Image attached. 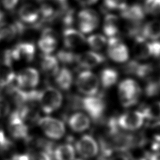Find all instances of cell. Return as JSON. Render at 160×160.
<instances>
[{"instance_id": "6da1fadb", "label": "cell", "mask_w": 160, "mask_h": 160, "mask_svg": "<svg viewBox=\"0 0 160 160\" xmlns=\"http://www.w3.org/2000/svg\"><path fill=\"white\" fill-rule=\"evenodd\" d=\"M106 105L102 94L81 98L80 108L84 110L96 123L102 121Z\"/></svg>"}, {"instance_id": "7a4b0ae2", "label": "cell", "mask_w": 160, "mask_h": 160, "mask_svg": "<svg viewBox=\"0 0 160 160\" xmlns=\"http://www.w3.org/2000/svg\"><path fill=\"white\" fill-rule=\"evenodd\" d=\"M62 102V96L60 91L52 86H48L39 91L38 103L46 114H50L57 110Z\"/></svg>"}, {"instance_id": "3957f363", "label": "cell", "mask_w": 160, "mask_h": 160, "mask_svg": "<svg viewBox=\"0 0 160 160\" xmlns=\"http://www.w3.org/2000/svg\"><path fill=\"white\" fill-rule=\"evenodd\" d=\"M118 92L122 105L128 108L138 102L141 90L136 81L131 79H127L119 84Z\"/></svg>"}, {"instance_id": "277c9868", "label": "cell", "mask_w": 160, "mask_h": 160, "mask_svg": "<svg viewBox=\"0 0 160 160\" xmlns=\"http://www.w3.org/2000/svg\"><path fill=\"white\" fill-rule=\"evenodd\" d=\"M99 86L98 76L91 71L85 70L78 74L76 79V86L79 91L88 96L97 94Z\"/></svg>"}, {"instance_id": "5b68a950", "label": "cell", "mask_w": 160, "mask_h": 160, "mask_svg": "<svg viewBox=\"0 0 160 160\" xmlns=\"http://www.w3.org/2000/svg\"><path fill=\"white\" fill-rule=\"evenodd\" d=\"M99 14L92 9H84L78 14V27L82 33L92 32L99 26Z\"/></svg>"}, {"instance_id": "8992f818", "label": "cell", "mask_w": 160, "mask_h": 160, "mask_svg": "<svg viewBox=\"0 0 160 160\" xmlns=\"http://www.w3.org/2000/svg\"><path fill=\"white\" fill-rule=\"evenodd\" d=\"M38 123L45 134L51 139H59L64 134V124L58 119L46 116L39 118Z\"/></svg>"}, {"instance_id": "52a82bcc", "label": "cell", "mask_w": 160, "mask_h": 160, "mask_svg": "<svg viewBox=\"0 0 160 160\" xmlns=\"http://www.w3.org/2000/svg\"><path fill=\"white\" fill-rule=\"evenodd\" d=\"M108 54L112 60L118 62H125L129 57L127 46L118 36L109 38L108 41Z\"/></svg>"}, {"instance_id": "ba28073f", "label": "cell", "mask_w": 160, "mask_h": 160, "mask_svg": "<svg viewBox=\"0 0 160 160\" xmlns=\"http://www.w3.org/2000/svg\"><path fill=\"white\" fill-rule=\"evenodd\" d=\"M8 129L14 139L26 140L29 137L28 126L20 118L18 110L13 111L9 116Z\"/></svg>"}, {"instance_id": "9c48e42d", "label": "cell", "mask_w": 160, "mask_h": 160, "mask_svg": "<svg viewBox=\"0 0 160 160\" xmlns=\"http://www.w3.org/2000/svg\"><path fill=\"white\" fill-rule=\"evenodd\" d=\"M12 61L22 60L31 62L34 58L36 48L33 42L26 41L17 44L11 49H9Z\"/></svg>"}, {"instance_id": "30bf717a", "label": "cell", "mask_w": 160, "mask_h": 160, "mask_svg": "<svg viewBox=\"0 0 160 160\" xmlns=\"http://www.w3.org/2000/svg\"><path fill=\"white\" fill-rule=\"evenodd\" d=\"M144 117L141 111H129L123 113L117 118L119 128L134 131L139 129L143 124Z\"/></svg>"}, {"instance_id": "8fae6325", "label": "cell", "mask_w": 160, "mask_h": 160, "mask_svg": "<svg viewBox=\"0 0 160 160\" xmlns=\"http://www.w3.org/2000/svg\"><path fill=\"white\" fill-rule=\"evenodd\" d=\"M76 149L82 158H90L98 152V145L94 138L89 134H85L80 138L75 144Z\"/></svg>"}, {"instance_id": "7c38bea8", "label": "cell", "mask_w": 160, "mask_h": 160, "mask_svg": "<svg viewBox=\"0 0 160 160\" xmlns=\"http://www.w3.org/2000/svg\"><path fill=\"white\" fill-rule=\"evenodd\" d=\"M58 44V34L50 28H46L42 32L38 41V46L44 54H49L54 51Z\"/></svg>"}, {"instance_id": "4fadbf2b", "label": "cell", "mask_w": 160, "mask_h": 160, "mask_svg": "<svg viewBox=\"0 0 160 160\" xmlns=\"http://www.w3.org/2000/svg\"><path fill=\"white\" fill-rule=\"evenodd\" d=\"M39 81V73L32 68H26L16 76V83L19 88H34L38 84Z\"/></svg>"}, {"instance_id": "5bb4252c", "label": "cell", "mask_w": 160, "mask_h": 160, "mask_svg": "<svg viewBox=\"0 0 160 160\" xmlns=\"http://www.w3.org/2000/svg\"><path fill=\"white\" fill-rule=\"evenodd\" d=\"M105 60V57L100 53L94 51H87L77 54L76 63L79 68L89 69L101 64Z\"/></svg>"}, {"instance_id": "9a60e30c", "label": "cell", "mask_w": 160, "mask_h": 160, "mask_svg": "<svg viewBox=\"0 0 160 160\" xmlns=\"http://www.w3.org/2000/svg\"><path fill=\"white\" fill-rule=\"evenodd\" d=\"M120 16L126 21L142 22L145 18L146 12L143 6L139 3H133L127 5L121 10Z\"/></svg>"}, {"instance_id": "2e32d148", "label": "cell", "mask_w": 160, "mask_h": 160, "mask_svg": "<svg viewBox=\"0 0 160 160\" xmlns=\"http://www.w3.org/2000/svg\"><path fill=\"white\" fill-rule=\"evenodd\" d=\"M64 46L67 48H74L82 45L86 39L83 34L72 28H64L62 32Z\"/></svg>"}, {"instance_id": "e0dca14e", "label": "cell", "mask_w": 160, "mask_h": 160, "mask_svg": "<svg viewBox=\"0 0 160 160\" xmlns=\"http://www.w3.org/2000/svg\"><path fill=\"white\" fill-rule=\"evenodd\" d=\"M134 39L133 46L134 54L136 58L139 59H147L152 56V42L146 41L142 35L136 37Z\"/></svg>"}, {"instance_id": "ac0fdd59", "label": "cell", "mask_w": 160, "mask_h": 160, "mask_svg": "<svg viewBox=\"0 0 160 160\" xmlns=\"http://www.w3.org/2000/svg\"><path fill=\"white\" fill-rule=\"evenodd\" d=\"M24 31V26L21 22L14 24L0 22V41L12 40L17 35Z\"/></svg>"}, {"instance_id": "d6986e66", "label": "cell", "mask_w": 160, "mask_h": 160, "mask_svg": "<svg viewBox=\"0 0 160 160\" xmlns=\"http://www.w3.org/2000/svg\"><path fill=\"white\" fill-rule=\"evenodd\" d=\"M18 16L21 22L26 24H34L40 19V12L39 8L34 4L26 3L20 7Z\"/></svg>"}, {"instance_id": "ffe728a7", "label": "cell", "mask_w": 160, "mask_h": 160, "mask_svg": "<svg viewBox=\"0 0 160 160\" xmlns=\"http://www.w3.org/2000/svg\"><path fill=\"white\" fill-rule=\"evenodd\" d=\"M102 31L104 34L109 38L118 36L119 32V18L110 12L104 14Z\"/></svg>"}, {"instance_id": "44dd1931", "label": "cell", "mask_w": 160, "mask_h": 160, "mask_svg": "<svg viewBox=\"0 0 160 160\" xmlns=\"http://www.w3.org/2000/svg\"><path fill=\"white\" fill-rule=\"evenodd\" d=\"M68 124L72 131L82 132L89 128L90 120L84 113L76 112L69 118Z\"/></svg>"}, {"instance_id": "7402d4cb", "label": "cell", "mask_w": 160, "mask_h": 160, "mask_svg": "<svg viewBox=\"0 0 160 160\" xmlns=\"http://www.w3.org/2000/svg\"><path fill=\"white\" fill-rule=\"evenodd\" d=\"M21 119L26 124L38 122L39 119V112L35 104H26L18 109Z\"/></svg>"}, {"instance_id": "603a6c76", "label": "cell", "mask_w": 160, "mask_h": 160, "mask_svg": "<svg viewBox=\"0 0 160 160\" xmlns=\"http://www.w3.org/2000/svg\"><path fill=\"white\" fill-rule=\"evenodd\" d=\"M40 64L42 71L48 76H56L59 70L57 58L50 54L42 55Z\"/></svg>"}, {"instance_id": "cb8c5ba5", "label": "cell", "mask_w": 160, "mask_h": 160, "mask_svg": "<svg viewBox=\"0 0 160 160\" xmlns=\"http://www.w3.org/2000/svg\"><path fill=\"white\" fill-rule=\"evenodd\" d=\"M11 66L3 61L0 62V88L1 89L13 84L16 80V74Z\"/></svg>"}, {"instance_id": "d4e9b609", "label": "cell", "mask_w": 160, "mask_h": 160, "mask_svg": "<svg viewBox=\"0 0 160 160\" xmlns=\"http://www.w3.org/2000/svg\"><path fill=\"white\" fill-rule=\"evenodd\" d=\"M72 74L67 68H62L58 71L56 75L55 82L63 91H68L72 83Z\"/></svg>"}, {"instance_id": "484cf974", "label": "cell", "mask_w": 160, "mask_h": 160, "mask_svg": "<svg viewBox=\"0 0 160 160\" xmlns=\"http://www.w3.org/2000/svg\"><path fill=\"white\" fill-rule=\"evenodd\" d=\"M141 35L145 39L156 40L160 38V21L152 20L143 24Z\"/></svg>"}, {"instance_id": "4316f807", "label": "cell", "mask_w": 160, "mask_h": 160, "mask_svg": "<svg viewBox=\"0 0 160 160\" xmlns=\"http://www.w3.org/2000/svg\"><path fill=\"white\" fill-rule=\"evenodd\" d=\"M53 156L56 160H74V149L70 143L61 144L55 148Z\"/></svg>"}, {"instance_id": "83f0119b", "label": "cell", "mask_w": 160, "mask_h": 160, "mask_svg": "<svg viewBox=\"0 0 160 160\" xmlns=\"http://www.w3.org/2000/svg\"><path fill=\"white\" fill-rule=\"evenodd\" d=\"M118 71L112 68H106L100 73V81L104 88H109L114 85L118 79Z\"/></svg>"}, {"instance_id": "f1b7e54d", "label": "cell", "mask_w": 160, "mask_h": 160, "mask_svg": "<svg viewBox=\"0 0 160 160\" xmlns=\"http://www.w3.org/2000/svg\"><path fill=\"white\" fill-rule=\"evenodd\" d=\"M144 118L149 120H160V101L144 106L141 111Z\"/></svg>"}, {"instance_id": "f546056e", "label": "cell", "mask_w": 160, "mask_h": 160, "mask_svg": "<svg viewBox=\"0 0 160 160\" xmlns=\"http://www.w3.org/2000/svg\"><path fill=\"white\" fill-rule=\"evenodd\" d=\"M126 6L127 0H104L102 5L101 6V11L102 14H106L112 10L120 11Z\"/></svg>"}, {"instance_id": "4dcf8cb0", "label": "cell", "mask_w": 160, "mask_h": 160, "mask_svg": "<svg viewBox=\"0 0 160 160\" xmlns=\"http://www.w3.org/2000/svg\"><path fill=\"white\" fill-rule=\"evenodd\" d=\"M88 44L93 49L100 50L106 44V39L104 36L96 34L89 36L86 40Z\"/></svg>"}, {"instance_id": "1f68e13d", "label": "cell", "mask_w": 160, "mask_h": 160, "mask_svg": "<svg viewBox=\"0 0 160 160\" xmlns=\"http://www.w3.org/2000/svg\"><path fill=\"white\" fill-rule=\"evenodd\" d=\"M143 8L146 14L154 16L160 15V0H145Z\"/></svg>"}, {"instance_id": "d6a6232c", "label": "cell", "mask_w": 160, "mask_h": 160, "mask_svg": "<svg viewBox=\"0 0 160 160\" xmlns=\"http://www.w3.org/2000/svg\"><path fill=\"white\" fill-rule=\"evenodd\" d=\"M77 54L69 50H61L57 53V59L65 64L76 63Z\"/></svg>"}, {"instance_id": "836d02e7", "label": "cell", "mask_w": 160, "mask_h": 160, "mask_svg": "<svg viewBox=\"0 0 160 160\" xmlns=\"http://www.w3.org/2000/svg\"><path fill=\"white\" fill-rule=\"evenodd\" d=\"M160 92L159 82L150 79L146 82L144 87V94L147 97H154Z\"/></svg>"}, {"instance_id": "e575fe53", "label": "cell", "mask_w": 160, "mask_h": 160, "mask_svg": "<svg viewBox=\"0 0 160 160\" xmlns=\"http://www.w3.org/2000/svg\"><path fill=\"white\" fill-rule=\"evenodd\" d=\"M146 132H143L144 134L151 136L153 142H160V121L152 124L148 126Z\"/></svg>"}, {"instance_id": "d590c367", "label": "cell", "mask_w": 160, "mask_h": 160, "mask_svg": "<svg viewBox=\"0 0 160 160\" xmlns=\"http://www.w3.org/2000/svg\"><path fill=\"white\" fill-rule=\"evenodd\" d=\"M14 144L5 135L1 127H0V152H5L13 148Z\"/></svg>"}, {"instance_id": "8d00e7d4", "label": "cell", "mask_w": 160, "mask_h": 160, "mask_svg": "<svg viewBox=\"0 0 160 160\" xmlns=\"http://www.w3.org/2000/svg\"><path fill=\"white\" fill-rule=\"evenodd\" d=\"M131 156L128 152H114L106 157L99 156L98 160H130Z\"/></svg>"}, {"instance_id": "74e56055", "label": "cell", "mask_w": 160, "mask_h": 160, "mask_svg": "<svg viewBox=\"0 0 160 160\" xmlns=\"http://www.w3.org/2000/svg\"><path fill=\"white\" fill-rule=\"evenodd\" d=\"M10 111L9 101L4 97L0 96V118L7 116Z\"/></svg>"}, {"instance_id": "f35d334b", "label": "cell", "mask_w": 160, "mask_h": 160, "mask_svg": "<svg viewBox=\"0 0 160 160\" xmlns=\"http://www.w3.org/2000/svg\"><path fill=\"white\" fill-rule=\"evenodd\" d=\"M31 160H52V156L48 153L39 151L34 152L30 156Z\"/></svg>"}, {"instance_id": "ab89813d", "label": "cell", "mask_w": 160, "mask_h": 160, "mask_svg": "<svg viewBox=\"0 0 160 160\" xmlns=\"http://www.w3.org/2000/svg\"><path fill=\"white\" fill-rule=\"evenodd\" d=\"M0 1L6 9L12 10L17 6L19 0H0Z\"/></svg>"}, {"instance_id": "60d3db41", "label": "cell", "mask_w": 160, "mask_h": 160, "mask_svg": "<svg viewBox=\"0 0 160 160\" xmlns=\"http://www.w3.org/2000/svg\"><path fill=\"white\" fill-rule=\"evenodd\" d=\"M7 160H31L30 155L28 153L16 154Z\"/></svg>"}, {"instance_id": "b9f144b4", "label": "cell", "mask_w": 160, "mask_h": 160, "mask_svg": "<svg viewBox=\"0 0 160 160\" xmlns=\"http://www.w3.org/2000/svg\"><path fill=\"white\" fill-rule=\"evenodd\" d=\"M145 158L147 160H160V153L147 152L145 153Z\"/></svg>"}, {"instance_id": "7bdbcfd3", "label": "cell", "mask_w": 160, "mask_h": 160, "mask_svg": "<svg viewBox=\"0 0 160 160\" xmlns=\"http://www.w3.org/2000/svg\"><path fill=\"white\" fill-rule=\"evenodd\" d=\"M79 4L84 6H90L95 4L97 2L98 0H76Z\"/></svg>"}, {"instance_id": "ee69618b", "label": "cell", "mask_w": 160, "mask_h": 160, "mask_svg": "<svg viewBox=\"0 0 160 160\" xmlns=\"http://www.w3.org/2000/svg\"><path fill=\"white\" fill-rule=\"evenodd\" d=\"M51 1L59 4L60 7L68 4V0H51Z\"/></svg>"}, {"instance_id": "f6af8a7d", "label": "cell", "mask_w": 160, "mask_h": 160, "mask_svg": "<svg viewBox=\"0 0 160 160\" xmlns=\"http://www.w3.org/2000/svg\"><path fill=\"white\" fill-rule=\"evenodd\" d=\"M133 160H147V159L145 157H142V158H138L134 159Z\"/></svg>"}, {"instance_id": "bcb514c9", "label": "cell", "mask_w": 160, "mask_h": 160, "mask_svg": "<svg viewBox=\"0 0 160 160\" xmlns=\"http://www.w3.org/2000/svg\"><path fill=\"white\" fill-rule=\"evenodd\" d=\"M2 18H3V14H2V13L0 11V21L2 20Z\"/></svg>"}, {"instance_id": "7dc6e473", "label": "cell", "mask_w": 160, "mask_h": 160, "mask_svg": "<svg viewBox=\"0 0 160 160\" xmlns=\"http://www.w3.org/2000/svg\"><path fill=\"white\" fill-rule=\"evenodd\" d=\"M159 84H160V81H159Z\"/></svg>"}]
</instances>
